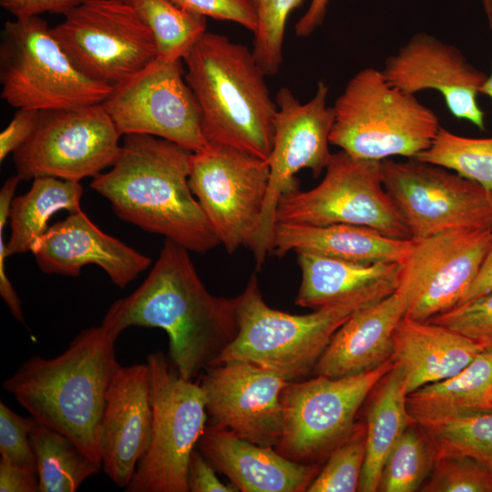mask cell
Returning <instances> with one entry per match:
<instances>
[{
  "label": "cell",
  "mask_w": 492,
  "mask_h": 492,
  "mask_svg": "<svg viewBox=\"0 0 492 492\" xmlns=\"http://www.w3.org/2000/svg\"><path fill=\"white\" fill-rule=\"evenodd\" d=\"M102 325L116 338L132 326L164 330L172 365L188 381L214 364L239 330L234 298L211 294L189 251L168 239L143 282L113 302Z\"/></svg>",
  "instance_id": "cell-1"
},
{
  "label": "cell",
  "mask_w": 492,
  "mask_h": 492,
  "mask_svg": "<svg viewBox=\"0 0 492 492\" xmlns=\"http://www.w3.org/2000/svg\"><path fill=\"white\" fill-rule=\"evenodd\" d=\"M192 153L158 137L128 134L111 169L90 187L120 220L203 254L220 241L189 184Z\"/></svg>",
  "instance_id": "cell-2"
},
{
  "label": "cell",
  "mask_w": 492,
  "mask_h": 492,
  "mask_svg": "<svg viewBox=\"0 0 492 492\" xmlns=\"http://www.w3.org/2000/svg\"><path fill=\"white\" fill-rule=\"evenodd\" d=\"M116 340L102 324L84 328L62 354L32 356L3 383L30 416L72 439L98 463L107 395L120 366Z\"/></svg>",
  "instance_id": "cell-3"
},
{
  "label": "cell",
  "mask_w": 492,
  "mask_h": 492,
  "mask_svg": "<svg viewBox=\"0 0 492 492\" xmlns=\"http://www.w3.org/2000/svg\"><path fill=\"white\" fill-rule=\"evenodd\" d=\"M182 60L207 142L267 160L277 104L252 51L226 36L207 31Z\"/></svg>",
  "instance_id": "cell-4"
},
{
  "label": "cell",
  "mask_w": 492,
  "mask_h": 492,
  "mask_svg": "<svg viewBox=\"0 0 492 492\" xmlns=\"http://www.w3.org/2000/svg\"><path fill=\"white\" fill-rule=\"evenodd\" d=\"M333 110L330 144L360 159L416 158L431 147L441 128L433 110L374 67L349 79Z\"/></svg>",
  "instance_id": "cell-5"
},
{
  "label": "cell",
  "mask_w": 492,
  "mask_h": 492,
  "mask_svg": "<svg viewBox=\"0 0 492 492\" xmlns=\"http://www.w3.org/2000/svg\"><path fill=\"white\" fill-rule=\"evenodd\" d=\"M234 300L238 333L214 364L247 361L288 382L313 372L335 332L356 312L348 306L324 307L306 314L272 309L263 300L255 274Z\"/></svg>",
  "instance_id": "cell-6"
},
{
  "label": "cell",
  "mask_w": 492,
  "mask_h": 492,
  "mask_svg": "<svg viewBox=\"0 0 492 492\" xmlns=\"http://www.w3.org/2000/svg\"><path fill=\"white\" fill-rule=\"evenodd\" d=\"M1 98L36 111L103 103L112 87L83 75L39 15L5 22L0 39Z\"/></svg>",
  "instance_id": "cell-7"
},
{
  "label": "cell",
  "mask_w": 492,
  "mask_h": 492,
  "mask_svg": "<svg viewBox=\"0 0 492 492\" xmlns=\"http://www.w3.org/2000/svg\"><path fill=\"white\" fill-rule=\"evenodd\" d=\"M153 407L149 446L127 492H190V456L206 428V401L199 381L179 376L160 351L147 357Z\"/></svg>",
  "instance_id": "cell-8"
},
{
  "label": "cell",
  "mask_w": 492,
  "mask_h": 492,
  "mask_svg": "<svg viewBox=\"0 0 492 492\" xmlns=\"http://www.w3.org/2000/svg\"><path fill=\"white\" fill-rule=\"evenodd\" d=\"M313 226L351 224L395 239H411L382 177L381 161L333 154L323 180L309 190L295 186L277 206L276 223Z\"/></svg>",
  "instance_id": "cell-9"
},
{
  "label": "cell",
  "mask_w": 492,
  "mask_h": 492,
  "mask_svg": "<svg viewBox=\"0 0 492 492\" xmlns=\"http://www.w3.org/2000/svg\"><path fill=\"white\" fill-rule=\"evenodd\" d=\"M51 30L83 75L109 87L158 56L152 32L125 0H84Z\"/></svg>",
  "instance_id": "cell-10"
},
{
  "label": "cell",
  "mask_w": 492,
  "mask_h": 492,
  "mask_svg": "<svg viewBox=\"0 0 492 492\" xmlns=\"http://www.w3.org/2000/svg\"><path fill=\"white\" fill-rule=\"evenodd\" d=\"M393 366L391 359L356 375L288 382L281 395L283 427L276 450L302 464L327 457L352 433L359 408Z\"/></svg>",
  "instance_id": "cell-11"
},
{
  "label": "cell",
  "mask_w": 492,
  "mask_h": 492,
  "mask_svg": "<svg viewBox=\"0 0 492 492\" xmlns=\"http://www.w3.org/2000/svg\"><path fill=\"white\" fill-rule=\"evenodd\" d=\"M121 137L103 103L39 111L34 131L13 153L16 175L25 181L95 178L117 160Z\"/></svg>",
  "instance_id": "cell-12"
},
{
  "label": "cell",
  "mask_w": 492,
  "mask_h": 492,
  "mask_svg": "<svg viewBox=\"0 0 492 492\" xmlns=\"http://www.w3.org/2000/svg\"><path fill=\"white\" fill-rule=\"evenodd\" d=\"M328 85L320 81L314 96L301 103L288 87L276 95L277 111L272 151L267 159L270 176L265 202L256 233L250 244L260 269L272 253L276 210L282 195L298 185L295 175L303 169L318 177L328 166L333 107L327 104Z\"/></svg>",
  "instance_id": "cell-13"
},
{
  "label": "cell",
  "mask_w": 492,
  "mask_h": 492,
  "mask_svg": "<svg viewBox=\"0 0 492 492\" xmlns=\"http://www.w3.org/2000/svg\"><path fill=\"white\" fill-rule=\"evenodd\" d=\"M384 187L417 240L445 231L492 229V191L445 167L415 158L381 161Z\"/></svg>",
  "instance_id": "cell-14"
},
{
  "label": "cell",
  "mask_w": 492,
  "mask_h": 492,
  "mask_svg": "<svg viewBox=\"0 0 492 492\" xmlns=\"http://www.w3.org/2000/svg\"><path fill=\"white\" fill-rule=\"evenodd\" d=\"M270 168L241 150L209 144L193 152L189 184L212 231L229 254L250 247L269 185Z\"/></svg>",
  "instance_id": "cell-15"
},
{
  "label": "cell",
  "mask_w": 492,
  "mask_h": 492,
  "mask_svg": "<svg viewBox=\"0 0 492 492\" xmlns=\"http://www.w3.org/2000/svg\"><path fill=\"white\" fill-rule=\"evenodd\" d=\"M411 240L396 293L404 317L426 322L459 303L490 248L492 229H455Z\"/></svg>",
  "instance_id": "cell-16"
},
{
  "label": "cell",
  "mask_w": 492,
  "mask_h": 492,
  "mask_svg": "<svg viewBox=\"0 0 492 492\" xmlns=\"http://www.w3.org/2000/svg\"><path fill=\"white\" fill-rule=\"evenodd\" d=\"M182 62L157 56L112 87L103 105L122 136L151 135L192 152L208 147L200 108L186 82Z\"/></svg>",
  "instance_id": "cell-17"
},
{
  "label": "cell",
  "mask_w": 492,
  "mask_h": 492,
  "mask_svg": "<svg viewBox=\"0 0 492 492\" xmlns=\"http://www.w3.org/2000/svg\"><path fill=\"white\" fill-rule=\"evenodd\" d=\"M199 377L211 425L260 446H277L283 427L281 395L288 381L242 360L210 365Z\"/></svg>",
  "instance_id": "cell-18"
},
{
  "label": "cell",
  "mask_w": 492,
  "mask_h": 492,
  "mask_svg": "<svg viewBox=\"0 0 492 492\" xmlns=\"http://www.w3.org/2000/svg\"><path fill=\"white\" fill-rule=\"evenodd\" d=\"M382 72L391 85L407 94L438 91L455 118L485 130L477 94L487 75L472 66L456 46L424 32L415 34L386 59Z\"/></svg>",
  "instance_id": "cell-19"
},
{
  "label": "cell",
  "mask_w": 492,
  "mask_h": 492,
  "mask_svg": "<svg viewBox=\"0 0 492 492\" xmlns=\"http://www.w3.org/2000/svg\"><path fill=\"white\" fill-rule=\"evenodd\" d=\"M153 407L149 366H119L109 385L99 428L106 475L119 487L130 482L151 440Z\"/></svg>",
  "instance_id": "cell-20"
},
{
  "label": "cell",
  "mask_w": 492,
  "mask_h": 492,
  "mask_svg": "<svg viewBox=\"0 0 492 492\" xmlns=\"http://www.w3.org/2000/svg\"><path fill=\"white\" fill-rule=\"evenodd\" d=\"M31 252L46 274L77 277L84 266L95 264L118 288H125L151 263L149 256L105 233L82 210L49 226Z\"/></svg>",
  "instance_id": "cell-21"
},
{
  "label": "cell",
  "mask_w": 492,
  "mask_h": 492,
  "mask_svg": "<svg viewBox=\"0 0 492 492\" xmlns=\"http://www.w3.org/2000/svg\"><path fill=\"white\" fill-rule=\"evenodd\" d=\"M197 447L241 492L306 491L319 472L316 464L292 461L272 446L211 425L206 426Z\"/></svg>",
  "instance_id": "cell-22"
},
{
  "label": "cell",
  "mask_w": 492,
  "mask_h": 492,
  "mask_svg": "<svg viewBox=\"0 0 492 492\" xmlns=\"http://www.w3.org/2000/svg\"><path fill=\"white\" fill-rule=\"evenodd\" d=\"M302 272L295 304L313 310L348 306L355 311L397 291L400 262L358 263L297 251Z\"/></svg>",
  "instance_id": "cell-23"
},
{
  "label": "cell",
  "mask_w": 492,
  "mask_h": 492,
  "mask_svg": "<svg viewBox=\"0 0 492 492\" xmlns=\"http://www.w3.org/2000/svg\"><path fill=\"white\" fill-rule=\"evenodd\" d=\"M403 317V302L396 292L354 312L335 332L313 374L331 378L352 376L391 360L394 333Z\"/></svg>",
  "instance_id": "cell-24"
},
{
  "label": "cell",
  "mask_w": 492,
  "mask_h": 492,
  "mask_svg": "<svg viewBox=\"0 0 492 492\" xmlns=\"http://www.w3.org/2000/svg\"><path fill=\"white\" fill-rule=\"evenodd\" d=\"M485 350L446 326L403 317L394 333L392 360L402 370L409 394L459 373Z\"/></svg>",
  "instance_id": "cell-25"
},
{
  "label": "cell",
  "mask_w": 492,
  "mask_h": 492,
  "mask_svg": "<svg viewBox=\"0 0 492 492\" xmlns=\"http://www.w3.org/2000/svg\"><path fill=\"white\" fill-rule=\"evenodd\" d=\"M411 242V239L391 238L364 226H313L277 222L272 253L282 258L291 251H306L358 263H401Z\"/></svg>",
  "instance_id": "cell-26"
},
{
  "label": "cell",
  "mask_w": 492,
  "mask_h": 492,
  "mask_svg": "<svg viewBox=\"0 0 492 492\" xmlns=\"http://www.w3.org/2000/svg\"><path fill=\"white\" fill-rule=\"evenodd\" d=\"M406 406L413 421L425 429L492 409V349L480 353L459 373L409 393Z\"/></svg>",
  "instance_id": "cell-27"
},
{
  "label": "cell",
  "mask_w": 492,
  "mask_h": 492,
  "mask_svg": "<svg viewBox=\"0 0 492 492\" xmlns=\"http://www.w3.org/2000/svg\"><path fill=\"white\" fill-rule=\"evenodd\" d=\"M402 370L395 365L374 388L366 419V453L357 491H378L384 464L405 430L414 423L406 406Z\"/></svg>",
  "instance_id": "cell-28"
},
{
  "label": "cell",
  "mask_w": 492,
  "mask_h": 492,
  "mask_svg": "<svg viewBox=\"0 0 492 492\" xmlns=\"http://www.w3.org/2000/svg\"><path fill=\"white\" fill-rule=\"evenodd\" d=\"M84 189L79 181L38 177L24 194L14 197L10 210L7 255L31 252L46 233L50 218L60 210L75 212L80 208Z\"/></svg>",
  "instance_id": "cell-29"
},
{
  "label": "cell",
  "mask_w": 492,
  "mask_h": 492,
  "mask_svg": "<svg viewBox=\"0 0 492 492\" xmlns=\"http://www.w3.org/2000/svg\"><path fill=\"white\" fill-rule=\"evenodd\" d=\"M39 492H74L102 464L91 458L72 439L38 422L31 430Z\"/></svg>",
  "instance_id": "cell-30"
},
{
  "label": "cell",
  "mask_w": 492,
  "mask_h": 492,
  "mask_svg": "<svg viewBox=\"0 0 492 492\" xmlns=\"http://www.w3.org/2000/svg\"><path fill=\"white\" fill-rule=\"evenodd\" d=\"M152 32L158 56L182 59L207 32L206 17L177 5L171 0H129Z\"/></svg>",
  "instance_id": "cell-31"
},
{
  "label": "cell",
  "mask_w": 492,
  "mask_h": 492,
  "mask_svg": "<svg viewBox=\"0 0 492 492\" xmlns=\"http://www.w3.org/2000/svg\"><path fill=\"white\" fill-rule=\"evenodd\" d=\"M415 425H408L388 455L378 491H416L431 473L436 458V446L426 430Z\"/></svg>",
  "instance_id": "cell-32"
},
{
  "label": "cell",
  "mask_w": 492,
  "mask_h": 492,
  "mask_svg": "<svg viewBox=\"0 0 492 492\" xmlns=\"http://www.w3.org/2000/svg\"><path fill=\"white\" fill-rule=\"evenodd\" d=\"M415 159L445 167L492 191V137H463L441 127L431 147Z\"/></svg>",
  "instance_id": "cell-33"
},
{
  "label": "cell",
  "mask_w": 492,
  "mask_h": 492,
  "mask_svg": "<svg viewBox=\"0 0 492 492\" xmlns=\"http://www.w3.org/2000/svg\"><path fill=\"white\" fill-rule=\"evenodd\" d=\"M425 430L436 454L466 456L492 468V409L460 415Z\"/></svg>",
  "instance_id": "cell-34"
},
{
  "label": "cell",
  "mask_w": 492,
  "mask_h": 492,
  "mask_svg": "<svg viewBox=\"0 0 492 492\" xmlns=\"http://www.w3.org/2000/svg\"><path fill=\"white\" fill-rule=\"evenodd\" d=\"M366 453V425L356 423L348 437L327 456L309 485L308 492H354L358 486Z\"/></svg>",
  "instance_id": "cell-35"
},
{
  "label": "cell",
  "mask_w": 492,
  "mask_h": 492,
  "mask_svg": "<svg viewBox=\"0 0 492 492\" xmlns=\"http://www.w3.org/2000/svg\"><path fill=\"white\" fill-rule=\"evenodd\" d=\"M303 0H251L258 19L252 53L266 76L275 75L283 61L287 19Z\"/></svg>",
  "instance_id": "cell-36"
},
{
  "label": "cell",
  "mask_w": 492,
  "mask_h": 492,
  "mask_svg": "<svg viewBox=\"0 0 492 492\" xmlns=\"http://www.w3.org/2000/svg\"><path fill=\"white\" fill-rule=\"evenodd\" d=\"M425 492H492V468L471 457L436 454Z\"/></svg>",
  "instance_id": "cell-37"
},
{
  "label": "cell",
  "mask_w": 492,
  "mask_h": 492,
  "mask_svg": "<svg viewBox=\"0 0 492 492\" xmlns=\"http://www.w3.org/2000/svg\"><path fill=\"white\" fill-rule=\"evenodd\" d=\"M492 349V292L457 305L429 320Z\"/></svg>",
  "instance_id": "cell-38"
},
{
  "label": "cell",
  "mask_w": 492,
  "mask_h": 492,
  "mask_svg": "<svg viewBox=\"0 0 492 492\" xmlns=\"http://www.w3.org/2000/svg\"><path fill=\"white\" fill-rule=\"evenodd\" d=\"M36 423L32 416L24 417L0 402L1 460L37 472L30 437Z\"/></svg>",
  "instance_id": "cell-39"
},
{
  "label": "cell",
  "mask_w": 492,
  "mask_h": 492,
  "mask_svg": "<svg viewBox=\"0 0 492 492\" xmlns=\"http://www.w3.org/2000/svg\"><path fill=\"white\" fill-rule=\"evenodd\" d=\"M177 5L204 17L237 23L253 34L258 19L251 0H171Z\"/></svg>",
  "instance_id": "cell-40"
},
{
  "label": "cell",
  "mask_w": 492,
  "mask_h": 492,
  "mask_svg": "<svg viewBox=\"0 0 492 492\" xmlns=\"http://www.w3.org/2000/svg\"><path fill=\"white\" fill-rule=\"evenodd\" d=\"M20 181L21 179L15 174L5 180L0 190V295L11 314L18 322L24 323L25 318L20 298L5 271V258L8 255L6 252V242L4 240V231L9 219L11 202Z\"/></svg>",
  "instance_id": "cell-41"
},
{
  "label": "cell",
  "mask_w": 492,
  "mask_h": 492,
  "mask_svg": "<svg viewBox=\"0 0 492 492\" xmlns=\"http://www.w3.org/2000/svg\"><path fill=\"white\" fill-rule=\"evenodd\" d=\"M190 492H239L232 484H224L217 477L214 466L195 448L189 464Z\"/></svg>",
  "instance_id": "cell-42"
},
{
  "label": "cell",
  "mask_w": 492,
  "mask_h": 492,
  "mask_svg": "<svg viewBox=\"0 0 492 492\" xmlns=\"http://www.w3.org/2000/svg\"><path fill=\"white\" fill-rule=\"evenodd\" d=\"M39 111L17 109L14 118L0 134V161L14 153L34 131Z\"/></svg>",
  "instance_id": "cell-43"
},
{
  "label": "cell",
  "mask_w": 492,
  "mask_h": 492,
  "mask_svg": "<svg viewBox=\"0 0 492 492\" xmlns=\"http://www.w3.org/2000/svg\"><path fill=\"white\" fill-rule=\"evenodd\" d=\"M84 0H0V5L15 18L42 14L65 15Z\"/></svg>",
  "instance_id": "cell-44"
},
{
  "label": "cell",
  "mask_w": 492,
  "mask_h": 492,
  "mask_svg": "<svg viewBox=\"0 0 492 492\" xmlns=\"http://www.w3.org/2000/svg\"><path fill=\"white\" fill-rule=\"evenodd\" d=\"M0 491H39L37 472L0 459Z\"/></svg>",
  "instance_id": "cell-45"
},
{
  "label": "cell",
  "mask_w": 492,
  "mask_h": 492,
  "mask_svg": "<svg viewBox=\"0 0 492 492\" xmlns=\"http://www.w3.org/2000/svg\"><path fill=\"white\" fill-rule=\"evenodd\" d=\"M489 292H492V243L477 275L457 305L466 303Z\"/></svg>",
  "instance_id": "cell-46"
},
{
  "label": "cell",
  "mask_w": 492,
  "mask_h": 492,
  "mask_svg": "<svg viewBox=\"0 0 492 492\" xmlns=\"http://www.w3.org/2000/svg\"><path fill=\"white\" fill-rule=\"evenodd\" d=\"M330 0H312L306 12L294 26L296 36L304 37L312 35L323 23Z\"/></svg>",
  "instance_id": "cell-47"
},
{
  "label": "cell",
  "mask_w": 492,
  "mask_h": 492,
  "mask_svg": "<svg viewBox=\"0 0 492 492\" xmlns=\"http://www.w3.org/2000/svg\"><path fill=\"white\" fill-rule=\"evenodd\" d=\"M479 93L487 96L492 100V64L491 71L480 87Z\"/></svg>",
  "instance_id": "cell-48"
},
{
  "label": "cell",
  "mask_w": 492,
  "mask_h": 492,
  "mask_svg": "<svg viewBox=\"0 0 492 492\" xmlns=\"http://www.w3.org/2000/svg\"><path fill=\"white\" fill-rule=\"evenodd\" d=\"M488 26L492 29V0H481Z\"/></svg>",
  "instance_id": "cell-49"
},
{
  "label": "cell",
  "mask_w": 492,
  "mask_h": 492,
  "mask_svg": "<svg viewBox=\"0 0 492 492\" xmlns=\"http://www.w3.org/2000/svg\"><path fill=\"white\" fill-rule=\"evenodd\" d=\"M125 1H129V0H125Z\"/></svg>",
  "instance_id": "cell-50"
}]
</instances>
